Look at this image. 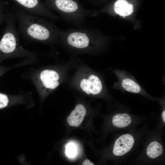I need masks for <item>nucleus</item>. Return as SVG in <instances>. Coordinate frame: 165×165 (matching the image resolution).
I'll use <instances>...</instances> for the list:
<instances>
[{
  "mask_svg": "<svg viewBox=\"0 0 165 165\" xmlns=\"http://www.w3.org/2000/svg\"><path fill=\"white\" fill-rule=\"evenodd\" d=\"M11 9L18 22L19 35L24 38L50 44L58 41L60 29L51 20L29 13L16 4Z\"/></svg>",
  "mask_w": 165,
  "mask_h": 165,
  "instance_id": "obj_1",
  "label": "nucleus"
},
{
  "mask_svg": "<svg viewBox=\"0 0 165 165\" xmlns=\"http://www.w3.org/2000/svg\"><path fill=\"white\" fill-rule=\"evenodd\" d=\"M45 2L48 9L55 10L61 19L77 28L88 27L85 23L86 18L95 14L83 8L74 0H45Z\"/></svg>",
  "mask_w": 165,
  "mask_h": 165,
  "instance_id": "obj_2",
  "label": "nucleus"
},
{
  "mask_svg": "<svg viewBox=\"0 0 165 165\" xmlns=\"http://www.w3.org/2000/svg\"><path fill=\"white\" fill-rule=\"evenodd\" d=\"M6 26L0 40V57L28 54L20 44L16 17L8 4L6 7Z\"/></svg>",
  "mask_w": 165,
  "mask_h": 165,
  "instance_id": "obj_3",
  "label": "nucleus"
},
{
  "mask_svg": "<svg viewBox=\"0 0 165 165\" xmlns=\"http://www.w3.org/2000/svg\"><path fill=\"white\" fill-rule=\"evenodd\" d=\"M98 38L95 31L87 27L60 29L58 41L75 49L88 50L95 47Z\"/></svg>",
  "mask_w": 165,
  "mask_h": 165,
  "instance_id": "obj_4",
  "label": "nucleus"
},
{
  "mask_svg": "<svg viewBox=\"0 0 165 165\" xmlns=\"http://www.w3.org/2000/svg\"><path fill=\"white\" fill-rule=\"evenodd\" d=\"M19 6L28 13L44 17L52 21L61 19L48 9L41 0H10Z\"/></svg>",
  "mask_w": 165,
  "mask_h": 165,
  "instance_id": "obj_5",
  "label": "nucleus"
},
{
  "mask_svg": "<svg viewBox=\"0 0 165 165\" xmlns=\"http://www.w3.org/2000/svg\"><path fill=\"white\" fill-rule=\"evenodd\" d=\"M134 142L133 137L129 134L121 135L115 141L113 152L116 156H122L129 152Z\"/></svg>",
  "mask_w": 165,
  "mask_h": 165,
  "instance_id": "obj_6",
  "label": "nucleus"
},
{
  "mask_svg": "<svg viewBox=\"0 0 165 165\" xmlns=\"http://www.w3.org/2000/svg\"><path fill=\"white\" fill-rule=\"evenodd\" d=\"M116 74L120 87L124 90L136 94L140 93L144 90L136 81L123 72L117 70Z\"/></svg>",
  "mask_w": 165,
  "mask_h": 165,
  "instance_id": "obj_7",
  "label": "nucleus"
},
{
  "mask_svg": "<svg viewBox=\"0 0 165 165\" xmlns=\"http://www.w3.org/2000/svg\"><path fill=\"white\" fill-rule=\"evenodd\" d=\"M80 86L82 90L87 94H90L97 95L100 93L102 89V84L100 79L97 76L92 75L88 79L82 80Z\"/></svg>",
  "mask_w": 165,
  "mask_h": 165,
  "instance_id": "obj_8",
  "label": "nucleus"
},
{
  "mask_svg": "<svg viewBox=\"0 0 165 165\" xmlns=\"http://www.w3.org/2000/svg\"><path fill=\"white\" fill-rule=\"evenodd\" d=\"M40 79L43 86L46 88L54 89L59 85L58 74L56 71L49 70L42 71L40 75Z\"/></svg>",
  "mask_w": 165,
  "mask_h": 165,
  "instance_id": "obj_9",
  "label": "nucleus"
},
{
  "mask_svg": "<svg viewBox=\"0 0 165 165\" xmlns=\"http://www.w3.org/2000/svg\"><path fill=\"white\" fill-rule=\"evenodd\" d=\"M86 113V110L84 106L82 104L76 105L67 118L68 124L71 126L78 127L82 122Z\"/></svg>",
  "mask_w": 165,
  "mask_h": 165,
  "instance_id": "obj_10",
  "label": "nucleus"
},
{
  "mask_svg": "<svg viewBox=\"0 0 165 165\" xmlns=\"http://www.w3.org/2000/svg\"><path fill=\"white\" fill-rule=\"evenodd\" d=\"M133 9V5L129 3L126 0H118L114 5L115 12L123 17L131 14Z\"/></svg>",
  "mask_w": 165,
  "mask_h": 165,
  "instance_id": "obj_11",
  "label": "nucleus"
},
{
  "mask_svg": "<svg viewBox=\"0 0 165 165\" xmlns=\"http://www.w3.org/2000/svg\"><path fill=\"white\" fill-rule=\"evenodd\" d=\"M112 122L115 126L123 128L129 125L131 122V119L130 116L127 114H118L113 116Z\"/></svg>",
  "mask_w": 165,
  "mask_h": 165,
  "instance_id": "obj_12",
  "label": "nucleus"
},
{
  "mask_svg": "<svg viewBox=\"0 0 165 165\" xmlns=\"http://www.w3.org/2000/svg\"><path fill=\"white\" fill-rule=\"evenodd\" d=\"M163 153V147L159 142L153 141L148 146L146 149V153L148 156L152 159L156 158Z\"/></svg>",
  "mask_w": 165,
  "mask_h": 165,
  "instance_id": "obj_13",
  "label": "nucleus"
},
{
  "mask_svg": "<svg viewBox=\"0 0 165 165\" xmlns=\"http://www.w3.org/2000/svg\"><path fill=\"white\" fill-rule=\"evenodd\" d=\"M77 151L75 144L72 143L68 144L66 146L65 153L69 157H74L76 154Z\"/></svg>",
  "mask_w": 165,
  "mask_h": 165,
  "instance_id": "obj_14",
  "label": "nucleus"
},
{
  "mask_svg": "<svg viewBox=\"0 0 165 165\" xmlns=\"http://www.w3.org/2000/svg\"><path fill=\"white\" fill-rule=\"evenodd\" d=\"M8 4L7 2L0 1V24L6 21L5 9Z\"/></svg>",
  "mask_w": 165,
  "mask_h": 165,
  "instance_id": "obj_15",
  "label": "nucleus"
},
{
  "mask_svg": "<svg viewBox=\"0 0 165 165\" xmlns=\"http://www.w3.org/2000/svg\"><path fill=\"white\" fill-rule=\"evenodd\" d=\"M9 102L7 96L3 94L0 93V109L6 107Z\"/></svg>",
  "mask_w": 165,
  "mask_h": 165,
  "instance_id": "obj_16",
  "label": "nucleus"
},
{
  "mask_svg": "<svg viewBox=\"0 0 165 165\" xmlns=\"http://www.w3.org/2000/svg\"><path fill=\"white\" fill-rule=\"evenodd\" d=\"M82 165H94L88 159L85 160L82 163Z\"/></svg>",
  "mask_w": 165,
  "mask_h": 165,
  "instance_id": "obj_17",
  "label": "nucleus"
},
{
  "mask_svg": "<svg viewBox=\"0 0 165 165\" xmlns=\"http://www.w3.org/2000/svg\"><path fill=\"white\" fill-rule=\"evenodd\" d=\"M162 119L165 122V111L164 110L162 112Z\"/></svg>",
  "mask_w": 165,
  "mask_h": 165,
  "instance_id": "obj_18",
  "label": "nucleus"
}]
</instances>
